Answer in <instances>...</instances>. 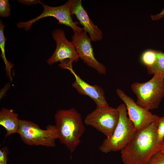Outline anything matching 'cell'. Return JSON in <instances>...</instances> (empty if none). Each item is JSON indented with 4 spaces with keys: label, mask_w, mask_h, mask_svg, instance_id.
Returning <instances> with one entry per match:
<instances>
[{
    "label": "cell",
    "mask_w": 164,
    "mask_h": 164,
    "mask_svg": "<svg viewBox=\"0 0 164 164\" xmlns=\"http://www.w3.org/2000/svg\"><path fill=\"white\" fill-rule=\"evenodd\" d=\"M156 59V50H148L142 53L140 60L143 64L147 67L152 66Z\"/></svg>",
    "instance_id": "16"
},
{
    "label": "cell",
    "mask_w": 164,
    "mask_h": 164,
    "mask_svg": "<svg viewBox=\"0 0 164 164\" xmlns=\"http://www.w3.org/2000/svg\"><path fill=\"white\" fill-rule=\"evenodd\" d=\"M116 92L125 104L128 117L137 130L147 127L156 120L158 116L139 106L121 89H117Z\"/></svg>",
    "instance_id": "9"
},
{
    "label": "cell",
    "mask_w": 164,
    "mask_h": 164,
    "mask_svg": "<svg viewBox=\"0 0 164 164\" xmlns=\"http://www.w3.org/2000/svg\"><path fill=\"white\" fill-rule=\"evenodd\" d=\"M5 26L1 20L0 21V48L1 51V57L5 65L7 73L11 80H12L11 73V69L13 66L11 63L7 60L5 51V45L6 39L4 36V29Z\"/></svg>",
    "instance_id": "15"
},
{
    "label": "cell",
    "mask_w": 164,
    "mask_h": 164,
    "mask_svg": "<svg viewBox=\"0 0 164 164\" xmlns=\"http://www.w3.org/2000/svg\"><path fill=\"white\" fill-rule=\"evenodd\" d=\"M156 121L158 123L157 135L159 140L164 142V116H158Z\"/></svg>",
    "instance_id": "18"
},
{
    "label": "cell",
    "mask_w": 164,
    "mask_h": 164,
    "mask_svg": "<svg viewBox=\"0 0 164 164\" xmlns=\"http://www.w3.org/2000/svg\"><path fill=\"white\" fill-rule=\"evenodd\" d=\"M39 3L43 8V12L37 17L26 22H21L17 24L19 28H24L28 31L30 29L32 25L35 22L45 17H52L58 21V24H63L72 29L74 33H77L84 29L77 26L78 22L73 21L70 14V3L68 1L64 4L56 7L47 5L40 1Z\"/></svg>",
    "instance_id": "7"
},
{
    "label": "cell",
    "mask_w": 164,
    "mask_h": 164,
    "mask_svg": "<svg viewBox=\"0 0 164 164\" xmlns=\"http://www.w3.org/2000/svg\"><path fill=\"white\" fill-rule=\"evenodd\" d=\"M131 87L136 95L138 105L149 111L156 109L164 97V78L154 75L147 82L133 83Z\"/></svg>",
    "instance_id": "4"
},
{
    "label": "cell",
    "mask_w": 164,
    "mask_h": 164,
    "mask_svg": "<svg viewBox=\"0 0 164 164\" xmlns=\"http://www.w3.org/2000/svg\"><path fill=\"white\" fill-rule=\"evenodd\" d=\"M157 126L156 119L147 127L136 131L130 142L121 151L125 164H148L153 155L161 150L164 142L158 139Z\"/></svg>",
    "instance_id": "1"
},
{
    "label": "cell",
    "mask_w": 164,
    "mask_h": 164,
    "mask_svg": "<svg viewBox=\"0 0 164 164\" xmlns=\"http://www.w3.org/2000/svg\"><path fill=\"white\" fill-rule=\"evenodd\" d=\"M160 150L162 152L164 153V145Z\"/></svg>",
    "instance_id": "23"
},
{
    "label": "cell",
    "mask_w": 164,
    "mask_h": 164,
    "mask_svg": "<svg viewBox=\"0 0 164 164\" xmlns=\"http://www.w3.org/2000/svg\"><path fill=\"white\" fill-rule=\"evenodd\" d=\"M52 34L56 46L54 53L47 61L48 64L50 66L58 62H77L79 57L72 42L66 38L64 30L61 29H56L52 32Z\"/></svg>",
    "instance_id": "10"
},
{
    "label": "cell",
    "mask_w": 164,
    "mask_h": 164,
    "mask_svg": "<svg viewBox=\"0 0 164 164\" xmlns=\"http://www.w3.org/2000/svg\"><path fill=\"white\" fill-rule=\"evenodd\" d=\"M117 108L119 114L117 126L112 135L104 139L99 148L103 153L121 151L130 142L137 130L127 116L125 104H121Z\"/></svg>",
    "instance_id": "3"
},
{
    "label": "cell",
    "mask_w": 164,
    "mask_h": 164,
    "mask_svg": "<svg viewBox=\"0 0 164 164\" xmlns=\"http://www.w3.org/2000/svg\"><path fill=\"white\" fill-rule=\"evenodd\" d=\"M11 5L8 0H0V16L9 17L11 15L10 7Z\"/></svg>",
    "instance_id": "17"
},
{
    "label": "cell",
    "mask_w": 164,
    "mask_h": 164,
    "mask_svg": "<svg viewBox=\"0 0 164 164\" xmlns=\"http://www.w3.org/2000/svg\"><path fill=\"white\" fill-rule=\"evenodd\" d=\"M71 63H63L60 64V67L70 70L75 78L72 86L80 94L89 97L94 102L97 107L109 106L103 89L97 85H91L83 80L74 71Z\"/></svg>",
    "instance_id": "11"
},
{
    "label": "cell",
    "mask_w": 164,
    "mask_h": 164,
    "mask_svg": "<svg viewBox=\"0 0 164 164\" xmlns=\"http://www.w3.org/2000/svg\"><path fill=\"white\" fill-rule=\"evenodd\" d=\"M72 39L80 58L88 67L94 69L100 74H106V68L95 58L91 40L84 29L78 33H74Z\"/></svg>",
    "instance_id": "8"
},
{
    "label": "cell",
    "mask_w": 164,
    "mask_h": 164,
    "mask_svg": "<svg viewBox=\"0 0 164 164\" xmlns=\"http://www.w3.org/2000/svg\"><path fill=\"white\" fill-rule=\"evenodd\" d=\"M148 73L151 75H158L164 78V53L156 50V59L152 66L147 67Z\"/></svg>",
    "instance_id": "14"
},
{
    "label": "cell",
    "mask_w": 164,
    "mask_h": 164,
    "mask_svg": "<svg viewBox=\"0 0 164 164\" xmlns=\"http://www.w3.org/2000/svg\"><path fill=\"white\" fill-rule=\"evenodd\" d=\"M150 17L152 21L158 20L164 18V8L162 9L160 13L155 15H151Z\"/></svg>",
    "instance_id": "21"
},
{
    "label": "cell",
    "mask_w": 164,
    "mask_h": 164,
    "mask_svg": "<svg viewBox=\"0 0 164 164\" xmlns=\"http://www.w3.org/2000/svg\"><path fill=\"white\" fill-rule=\"evenodd\" d=\"M46 128V129H42L32 121L20 120L18 134L22 141L27 145L55 146L56 140L59 138L55 125H48Z\"/></svg>",
    "instance_id": "5"
},
{
    "label": "cell",
    "mask_w": 164,
    "mask_h": 164,
    "mask_svg": "<svg viewBox=\"0 0 164 164\" xmlns=\"http://www.w3.org/2000/svg\"><path fill=\"white\" fill-rule=\"evenodd\" d=\"M119 116L117 108L108 106L97 107L86 117L84 123L95 128L107 138L112 134Z\"/></svg>",
    "instance_id": "6"
},
{
    "label": "cell",
    "mask_w": 164,
    "mask_h": 164,
    "mask_svg": "<svg viewBox=\"0 0 164 164\" xmlns=\"http://www.w3.org/2000/svg\"><path fill=\"white\" fill-rule=\"evenodd\" d=\"M70 8L72 16L75 15L83 26V29L89 35L91 41L96 42L102 40L103 32L89 17L83 6L81 0H69Z\"/></svg>",
    "instance_id": "12"
},
{
    "label": "cell",
    "mask_w": 164,
    "mask_h": 164,
    "mask_svg": "<svg viewBox=\"0 0 164 164\" xmlns=\"http://www.w3.org/2000/svg\"><path fill=\"white\" fill-rule=\"evenodd\" d=\"M54 118L60 142L73 152L80 143L85 131L80 114L73 108L60 109L56 113Z\"/></svg>",
    "instance_id": "2"
},
{
    "label": "cell",
    "mask_w": 164,
    "mask_h": 164,
    "mask_svg": "<svg viewBox=\"0 0 164 164\" xmlns=\"http://www.w3.org/2000/svg\"><path fill=\"white\" fill-rule=\"evenodd\" d=\"M9 150L7 146H4L0 149V164H7Z\"/></svg>",
    "instance_id": "20"
},
{
    "label": "cell",
    "mask_w": 164,
    "mask_h": 164,
    "mask_svg": "<svg viewBox=\"0 0 164 164\" xmlns=\"http://www.w3.org/2000/svg\"><path fill=\"white\" fill-rule=\"evenodd\" d=\"M148 164H164V153L161 150L157 152L151 158Z\"/></svg>",
    "instance_id": "19"
},
{
    "label": "cell",
    "mask_w": 164,
    "mask_h": 164,
    "mask_svg": "<svg viewBox=\"0 0 164 164\" xmlns=\"http://www.w3.org/2000/svg\"><path fill=\"white\" fill-rule=\"evenodd\" d=\"M40 0H20L18 1L22 4L27 5H30L39 3Z\"/></svg>",
    "instance_id": "22"
},
{
    "label": "cell",
    "mask_w": 164,
    "mask_h": 164,
    "mask_svg": "<svg viewBox=\"0 0 164 164\" xmlns=\"http://www.w3.org/2000/svg\"><path fill=\"white\" fill-rule=\"evenodd\" d=\"M19 114L12 109L3 107L0 111V125L6 131L5 137L15 133H18L20 119Z\"/></svg>",
    "instance_id": "13"
}]
</instances>
